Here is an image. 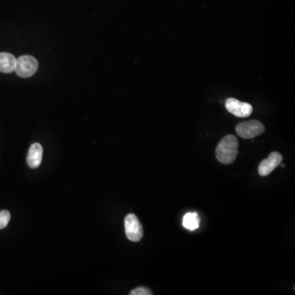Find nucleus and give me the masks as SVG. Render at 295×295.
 Listing matches in <instances>:
<instances>
[{
	"label": "nucleus",
	"mask_w": 295,
	"mask_h": 295,
	"mask_svg": "<svg viewBox=\"0 0 295 295\" xmlns=\"http://www.w3.org/2000/svg\"><path fill=\"white\" fill-rule=\"evenodd\" d=\"M239 153V142L236 136L228 135L220 141L216 149V157L221 163L231 164Z\"/></svg>",
	"instance_id": "f257e3e1"
},
{
	"label": "nucleus",
	"mask_w": 295,
	"mask_h": 295,
	"mask_svg": "<svg viewBox=\"0 0 295 295\" xmlns=\"http://www.w3.org/2000/svg\"><path fill=\"white\" fill-rule=\"evenodd\" d=\"M39 68L38 61L30 55H24L17 59L15 72L18 76L22 78L32 77Z\"/></svg>",
	"instance_id": "f03ea898"
},
{
	"label": "nucleus",
	"mask_w": 295,
	"mask_h": 295,
	"mask_svg": "<svg viewBox=\"0 0 295 295\" xmlns=\"http://www.w3.org/2000/svg\"><path fill=\"white\" fill-rule=\"evenodd\" d=\"M125 230L127 239L132 242H139L144 235L142 224L133 213H130L126 216Z\"/></svg>",
	"instance_id": "7ed1b4c3"
},
{
	"label": "nucleus",
	"mask_w": 295,
	"mask_h": 295,
	"mask_svg": "<svg viewBox=\"0 0 295 295\" xmlns=\"http://www.w3.org/2000/svg\"><path fill=\"white\" fill-rule=\"evenodd\" d=\"M265 131V127L262 123L257 120L249 121L240 123L236 127V132L243 139H253L260 136Z\"/></svg>",
	"instance_id": "20e7f679"
},
{
	"label": "nucleus",
	"mask_w": 295,
	"mask_h": 295,
	"mask_svg": "<svg viewBox=\"0 0 295 295\" xmlns=\"http://www.w3.org/2000/svg\"><path fill=\"white\" fill-rule=\"evenodd\" d=\"M225 107L229 112L238 117H247L253 112V107L251 104L244 103L235 98H229L225 100Z\"/></svg>",
	"instance_id": "39448f33"
},
{
	"label": "nucleus",
	"mask_w": 295,
	"mask_h": 295,
	"mask_svg": "<svg viewBox=\"0 0 295 295\" xmlns=\"http://www.w3.org/2000/svg\"><path fill=\"white\" fill-rule=\"evenodd\" d=\"M281 154L278 152H272L266 159L262 160L258 166V173L261 176L270 175L281 163Z\"/></svg>",
	"instance_id": "423d86ee"
},
{
	"label": "nucleus",
	"mask_w": 295,
	"mask_h": 295,
	"mask_svg": "<svg viewBox=\"0 0 295 295\" xmlns=\"http://www.w3.org/2000/svg\"><path fill=\"white\" fill-rule=\"evenodd\" d=\"M42 157H43V148L41 144H39V143L33 144L29 149L28 155L26 158L28 166L31 168H37L41 164Z\"/></svg>",
	"instance_id": "0eeeda50"
},
{
	"label": "nucleus",
	"mask_w": 295,
	"mask_h": 295,
	"mask_svg": "<svg viewBox=\"0 0 295 295\" xmlns=\"http://www.w3.org/2000/svg\"><path fill=\"white\" fill-rule=\"evenodd\" d=\"M17 59L9 52H0V72L12 73L15 71Z\"/></svg>",
	"instance_id": "6e6552de"
},
{
	"label": "nucleus",
	"mask_w": 295,
	"mask_h": 295,
	"mask_svg": "<svg viewBox=\"0 0 295 295\" xmlns=\"http://www.w3.org/2000/svg\"><path fill=\"white\" fill-rule=\"evenodd\" d=\"M182 224L184 227L192 231L199 227L200 218L197 212H188L184 216Z\"/></svg>",
	"instance_id": "1a4fd4ad"
},
{
	"label": "nucleus",
	"mask_w": 295,
	"mask_h": 295,
	"mask_svg": "<svg viewBox=\"0 0 295 295\" xmlns=\"http://www.w3.org/2000/svg\"><path fill=\"white\" fill-rule=\"evenodd\" d=\"M10 218H11V215L9 211L3 210L0 212V229L6 227L10 221Z\"/></svg>",
	"instance_id": "9d476101"
},
{
	"label": "nucleus",
	"mask_w": 295,
	"mask_h": 295,
	"mask_svg": "<svg viewBox=\"0 0 295 295\" xmlns=\"http://www.w3.org/2000/svg\"><path fill=\"white\" fill-rule=\"evenodd\" d=\"M131 295H152V291L149 288H145V287H139V288H135L130 293Z\"/></svg>",
	"instance_id": "9b49d317"
}]
</instances>
